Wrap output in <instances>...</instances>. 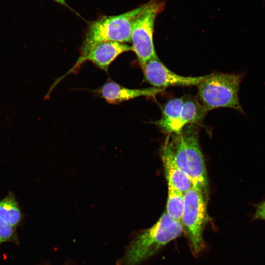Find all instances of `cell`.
<instances>
[{"label": "cell", "instance_id": "cell-1", "mask_svg": "<svg viewBox=\"0 0 265 265\" xmlns=\"http://www.w3.org/2000/svg\"><path fill=\"white\" fill-rule=\"evenodd\" d=\"M183 231L181 222L164 212L151 227L139 234L128 247L123 265H138L151 257Z\"/></svg>", "mask_w": 265, "mask_h": 265}, {"label": "cell", "instance_id": "cell-2", "mask_svg": "<svg viewBox=\"0 0 265 265\" xmlns=\"http://www.w3.org/2000/svg\"><path fill=\"white\" fill-rule=\"evenodd\" d=\"M146 3L124 13L104 16L90 23L80 50L79 58L85 56L96 46L106 42H131L134 22Z\"/></svg>", "mask_w": 265, "mask_h": 265}, {"label": "cell", "instance_id": "cell-3", "mask_svg": "<svg viewBox=\"0 0 265 265\" xmlns=\"http://www.w3.org/2000/svg\"><path fill=\"white\" fill-rule=\"evenodd\" d=\"M243 74L216 73L207 75L198 85L199 101L208 112L220 107L233 108L244 113L239 91Z\"/></svg>", "mask_w": 265, "mask_h": 265}, {"label": "cell", "instance_id": "cell-4", "mask_svg": "<svg viewBox=\"0 0 265 265\" xmlns=\"http://www.w3.org/2000/svg\"><path fill=\"white\" fill-rule=\"evenodd\" d=\"M191 125L175 134V146L172 147L174 159L179 168L188 177L193 186L207 195L208 181L206 165L197 131Z\"/></svg>", "mask_w": 265, "mask_h": 265}, {"label": "cell", "instance_id": "cell-5", "mask_svg": "<svg viewBox=\"0 0 265 265\" xmlns=\"http://www.w3.org/2000/svg\"><path fill=\"white\" fill-rule=\"evenodd\" d=\"M206 194L192 187L184 193V205L181 223L190 249L195 256L205 247L203 233L209 220Z\"/></svg>", "mask_w": 265, "mask_h": 265}, {"label": "cell", "instance_id": "cell-6", "mask_svg": "<svg viewBox=\"0 0 265 265\" xmlns=\"http://www.w3.org/2000/svg\"><path fill=\"white\" fill-rule=\"evenodd\" d=\"M164 7V2L150 0L133 24L131 42L141 66L158 57L153 41L154 23L157 15Z\"/></svg>", "mask_w": 265, "mask_h": 265}, {"label": "cell", "instance_id": "cell-7", "mask_svg": "<svg viewBox=\"0 0 265 265\" xmlns=\"http://www.w3.org/2000/svg\"><path fill=\"white\" fill-rule=\"evenodd\" d=\"M144 79L154 87L165 88L174 86L198 85L207 75L186 77L178 75L167 68L159 58L151 59L141 65Z\"/></svg>", "mask_w": 265, "mask_h": 265}, {"label": "cell", "instance_id": "cell-8", "mask_svg": "<svg viewBox=\"0 0 265 265\" xmlns=\"http://www.w3.org/2000/svg\"><path fill=\"white\" fill-rule=\"evenodd\" d=\"M131 51H132V47L126 43L104 42L94 47L84 57L79 58L71 70L74 71L83 62L89 61L101 69L107 71L109 65L118 55Z\"/></svg>", "mask_w": 265, "mask_h": 265}, {"label": "cell", "instance_id": "cell-9", "mask_svg": "<svg viewBox=\"0 0 265 265\" xmlns=\"http://www.w3.org/2000/svg\"><path fill=\"white\" fill-rule=\"evenodd\" d=\"M163 91L164 89L156 87L129 88L108 81L98 90L97 93L108 103L118 104L140 97H155Z\"/></svg>", "mask_w": 265, "mask_h": 265}, {"label": "cell", "instance_id": "cell-10", "mask_svg": "<svg viewBox=\"0 0 265 265\" xmlns=\"http://www.w3.org/2000/svg\"><path fill=\"white\" fill-rule=\"evenodd\" d=\"M161 158L167 185L184 193L193 186L188 177L176 163L173 148L168 139L162 148Z\"/></svg>", "mask_w": 265, "mask_h": 265}, {"label": "cell", "instance_id": "cell-11", "mask_svg": "<svg viewBox=\"0 0 265 265\" xmlns=\"http://www.w3.org/2000/svg\"><path fill=\"white\" fill-rule=\"evenodd\" d=\"M184 101V97L168 101L162 109L161 118L155 124L168 133H179L184 128L181 121Z\"/></svg>", "mask_w": 265, "mask_h": 265}, {"label": "cell", "instance_id": "cell-12", "mask_svg": "<svg viewBox=\"0 0 265 265\" xmlns=\"http://www.w3.org/2000/svg\"><path fill=\"white\" fill-rule=\"evenodd\" d=\"M208 112L196 98L184 97L181 121L184 128L188 124L200 123Z\"/></svg>", "mask_w": 265, "mask_h": 265}, {"label": "cell", "instance_id": "cell-13", "mask_svg": "<svg viewBox=\"0 0 265 265\" xmlns=\"http://www.w3.org/2000/svg\"><path fill=\"white\" fill-rule=\"evenodd\" d=\"M0 218L15 228L22 218V213L14 194L10 192L0 201Z\"/></svg>", "mask_w": 265, "mask_h": 265}, {"label": "cell", "instance_id": "cell-14", "mask_svg": "<svg viewBox=\"0 0 265 265\" xmlns=\"http://www.w3.org/2000/svg\"><path fill=\"white\" fill-rule=\"evenodd\" d=\"M168 186L166 212L173 219L181 222L184 197V193L170 185Z\"/></svg>", "mask_w": 265, "mask_h": 265}, {"label": "cell", "instance_id": "cell-15", "mask_svg": "<svg viewBox=\"0 0 265 265\" xmlns=\"http://www.w3.org/2000/svg\"><path fill=\"white\" fill-rule=\"evenodd\" d=\"M14 234V228L0 218V244L11 240Z\"/></svg>", "mask_w": 265, "mask_h": 265}, {"label": "cell", "instance_id": "cell-16", "mask_svg": "<svg viewBox=\"0 0 265 265\" xmlns=\"http://www.w3.org/2000/svg\"><path fill=\"white\" fill-rule=\"evenodd\" d=\"M256 210L253 216L254 219L265 220V201L256 205Z\"/></svg>", "mask_w": 265, "mask_h": 265}, {"label": "cell", "instance_id": "cell-17", "mask_svg": "<svg viewBox=\"0 0 265 265\" xmlns=\"http://www.w3.org/2000/svg\"><path fill=\"white\" fill-rule=\"evenodd\" d=\"M56 2L70 8L66 3L65 0H53Z\"/></svg>", "mask_w": 265, "mask_h": 265}]
</instances>
